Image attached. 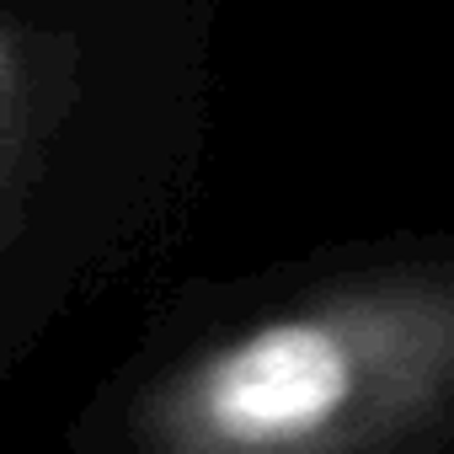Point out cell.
<instances>
[{
  "label": "cell",
  "mask_w": 454,
  "mask_h": 454,
  "mask_svg": "<svg viewBox=\"0 0 454 454\" xmlns=\"http://www.w3.org/2000/svg\"><path fill=\"white\" fill-rule=\"evenodd\" d=\"M438 321L417 300H332L203 353L160 401L166 454H342L427 390Z\"/></svg>",
  "instance_id": "1"
}]
</instances>
